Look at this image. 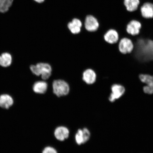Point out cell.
Segmentation results:
<instances>
[{"mask_svg":"<svg viewBox=\"0 0 153 153\" xmlns=\"http://www.w3.org/2000/svg\"><path fill=\"white\" fill-rule=\"evenodd\" d=\"M129 39L134 45L131 53L136 60L141 63L153 61V40L130 35Z\"/></svg>","mask_w":153,"mask_h":153,"instance_id":"1","label":"cell"},{"mask_svg":"<svg viewBox=\"0 0 153 153\" xmlns=\"http://www.w3.org/2000/svg\"><path fill=\"white\" fill-rule=\"evenodd\" d=\"M31 71L35 75L41 76L44 80H47L50 77L51 74V66L47 63H39L36 65H32L30 67Z\"/></svg>","mask_w":153,"mask_h":153,"instance_id":"2","label":"cell"},{"mask_svg":"<svg viewBox=\"0 0 153 153\" xmlns=\"http://www.w3.org/2000/svg\"><path fill=\"white\" fill-rule=\"evenodd\" d=\"M53 93L57 97H60L68 95L70 91L68 84L62 80H55L53 83Z\"/></svg>","mask_w":153,"mask_h":153,"instance_id":"3","label":"cell"},{"mask_svg":"<svg viewBox=\"0 0 153 153\" xmlns=\"http://www.w3.org/2000/svg\"><path fill=\"white\" fill-rule=\"evenodd\" d=\"M111 93L108 97L110 102H113L119 99L125 93L126 89L123 86L120 84H114L111 88Z\"/></svg>","mask_w":153,"mask_h":153,"instance_id":"4","label":"cell"},{"mask_svg":"<svg viewBox=\"0 0 153 153\" xmlns=\"http://www.w3.org/2000/svg\"><path fill=\"white\" fill-rule=\"evenodd\" d=\"M139 77L140 81L146 85L143 88V92L149 95L153 94V75L140 74Z\"/></svg>","mask_w":153,"mask_h":153,"instance_id":"5","label":"cell"},{"mask_svg":"<svg viewBox=\"0 0 153 153\" xmlns=\"http://www.w3.org/2000/svg\"><path fill=\"white\" fill-rule=\"evenodd\" d=\"M118 49L120 53L124 54L131 53L134 49L132 42L129 38H123L120 40Z\"/></svg>","mask_w":153,"mask_h":153,"instance_id":"6","label":"cell"},{"mask_svg":"<svg viewBox=\"0 0 153 153\" xmlns=\"http://www.w3.org/2000/svg\"><path fill=\"white\" fill-rule=\"evenodd\" d=\"M90 137V132L87 128L78 129L75 136L76 142L78 145L83 144L89 140Z\"/></svg>","mask_w":153,"mask_h":153,"instance_id":"7","label":"cell"},{"mask_svg":"<svg viewBox=\"0 0 153 153\" xmlns=\"http://www.w3.org/2000/svg\"><path fill=\"white\" fill-rule=\"evenodd\" d=\"M142 25L138 20H133L128 23L126 30L128 33L132 36L138 35L140 32Z\"/></svg>","mask_w":153,"mask_h":153,"instance_id":"8","label":"cell"},{"mask_svg":"<svg viewBox=\"0 0 153 153\" xmlns=\"http://www.w3.org/2000/svg\"><path fill=\"white\" fill-rule=\"evenodd\" d=\"M100 26L97 19L92 15H88L86 17L85 27L86 30L91 32L97 31Z\"/></svg>","mask_w":153,"mask_h":153,"instance_id":"9","label":"cell"},{"mask_svg":"<svg viewBox=\"0 0 153 153\" xmlns=\"http://www.w3.org/2000/svg\"><path fill=\"white\" fill-rule=\"evenodd\" d=\"M70 131L67 127L59 126L55 129L54 134L57 140L63 141L68 139L69 136Z\"/></svg>","mask_w":153,"mask_h":153,"instance_id":"10","label":"cell"},{"mask_svg":"<svg viewBox=\"0 0 153 153\" xmlns=\"http://www.w3.org/2000/svg\"><path fill=\"white\" fill-rule=\"evenodd\" d=\"M97 75L94 70L91 68L87 69L83 73V79L89 85H93L96 81Z\"/></svg>","mask_w":153,"mask_h":153,"instance_id":"11","label":"cell"},{"mask_svg":"<svg viewBox=\"0 0 153 153\" xmlns=\"http://www.w3.org/2000/svg\"><path fill=\"white\" fill-rule=\"evenodd\" d=\"M104 38L106 42L110 44H114L118 41L119 35L116 30L110 29L104 34Z\"/></svg>","mask_w":153,"mask_h":153,"instance_id":"12","label":"cell"},{"mask_svg":"<svg viewBox=\"0 0 153 153\" xmlns=\"http://www.w3.org/2000/svg\"><path fill=\"white\" fill-rule=\"evenodd\" d=\"M14 103V99L10 95L4 94L0 95V107L1 108L8 109L13 106Z\"/></svg>","mask_w":153,"mask_h":153,"instance_id":"13","label":"cell"},{"mask_svg":"<svg viewBox=\"0 0 153 153\" xmlns=\"http://www.w3.org/2000/svg\"><path fill=\"white\" fill-rule=\"evenodd\" d=\"M141 12L143 18L146 19L153 18V4L150 3H144L141 7Z\"/></svg>","mask_w":153,"mask_h":153,"instance_id":"14","label":"cell"},{"mask_svg":"<svg viewBox=\"0 0 153 153\" xmlns=\"http://www.w3.org/2000/svg\"><path fill=\"white\" fill-rule=\"evenodd\" d=\"M12 62L13 57L10 53L4 52L0 55V66L7 68L11 65Z\"/></svg>","mask_w":153,"mask_h":153,"instance_id":"15","label":"cell"},{"mask_svg":"<svg viewBox=\"0 0 153 153\" xmlns=\"http://www.w3.org/2000/svg\"><path fill=\"white\" fill-rule=\"evenodd\" d=\"M82 23L79 19H74L72 22L69 23L68 27L72 33L76 34L81 31Z\"/></svg>","mask_w":153,"mask_h":153,"instance_id":"16","label":"cell"},{"mask_svg":"<svg viewBox=\"0 0 153 153\" xmlns=\"http://www.w3.org/2000/svg\"><path fill=\"white\" fill-rule=\"evenodd\" d=\"M48 89V84L44 81H38L36 82L33 85V89L34 92L43 94L46 92Z\"/></svg>","mask_w":153,"mask_h":153,"instance_id":"17","label":"cell"},{"mask_svg":"<svg viewBox=\"0 0 153 153\" xmlns=\"http://www.w3.org/2000/svg\"><path fill=\"white\" fill-rule=\"evenodd\" d=\"M139 3V0H124V5L127 10L130 12L137 10Z\"/></svg>","mask_w":153,"mask_h":153,"instance_id":"18","label":"cell"},{"mask_svg":"<svg viewBox=\"0 0 153 153\" xmlns=\"http://www.w3.org/2000/svg\"><path fill=\"white\" fill-rule=\"evenodd\" d=\"M14 0H0V12L5 13L8 11Z\"/></svg>","mask_w":153,"mask_h":153,"instance_id":"19","label":"cell"},{"mask_svg":"<svg viewBox=\"0 0 153 153\" xmlns=\"http://www.w3.org/2000/svg\"><path fill=\"white\" fill-rule=\"evenodd\" d=\"M42 153H57L56 149L51 146H47L44 149Z\"/></svg>","mask_w":153,"mask_h":153,"instance_id":"20","label":"cell"},{"mask_svg":"<svg viewBox=\"0 0 153 153\" xmlns=\"http://www.w3.org/2000/svg\"><path fill=\"white\" fill-rule=\"evenodd\" d=\"M34 1H35L36 2H37L38 3H41L43 2L45 0H34Z\"/></svg>","mask_w":153,"mask_h":153,"instance_id":"21","label":"cell"}]
</instances>
